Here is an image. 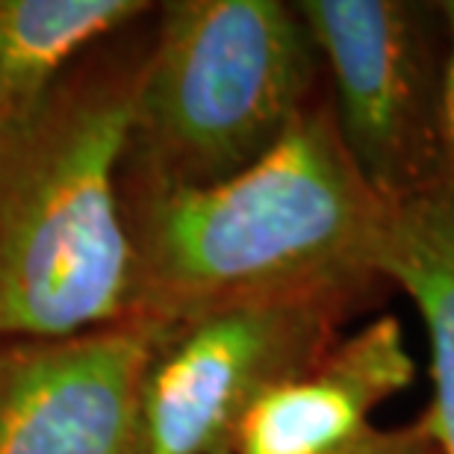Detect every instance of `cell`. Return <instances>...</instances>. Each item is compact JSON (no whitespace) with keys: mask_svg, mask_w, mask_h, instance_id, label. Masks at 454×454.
<instances>
[{"mask_svg":"<svg viewBox=\"0 0 454 454\" xmlns=\"http://www.w3.org/2000/svg\"><path fill=\"white\" fill-rule=\"evenodd\" d=\"M342 454H437V442H434L428 419L419 416L402 428H372Z\"/></svg>","mask_w":454,"mask_h":454,"instance_id":"30bf717a","label":"cell"},{"mask_svg":"<svg viewBox=\"0 0 454 454\" xmlns=\"http://www.w3.org/2000/svg\"><path fill=\"white\" fill-rule=\"evenodd\" d=\"M413 380L416 360L402 325L380 316L269 389L242 419L231 454H342L375 428L372 411Z\"/></svg>","mask_w":454,"mask_h":454,"instance_id":"52a82bcc","label":"cell"},{"mask_svg":"<svg viewBox=\"0 0 454 454\" xmlns=\"http://www.w3.org/2000/svg\"><path fill=\"white\" fill-rule=\"evenodd\" d=\"M133 319L177 328L278 301L369 307L387 284V207L342 148L328 95L239 175L160 186L118 175Z\"/></svg>","mask_w":454,"mask_h":454,"instance_id":"6da1fadb","label":"cell"},{"mask_svg":"<svg viewBox=\"0 0 454 454\" xmlns=\"http://www.w3.org/2000/svg\"><path fill=\"white\" fill-rule=\"evenodd\" d=\"M168 333L127 319L0 342V454H139L145 375Z\"/></svg>","mask_w":454,"mask_h":454,"instance_id":"8992f818","label":"cell"},{"mask_svg":"<svg viewBox=\"0 0 454 454\" xmlns=\"http://www.w3.org/2000/svg\"><path fill=\"white\" fill-rule=\"evenodd\" d=\"M360 310L348 301H278L171 328L145 375L139 454H231L251 407L316 366Z\"/></svg>","mask_w":454,"mask_h":454,"instance_id":"5b68a950","label":"cell"},{"mask_svg":"<svg viewBox=\"0 0 454 454\" xmlns=\"http://www.w3.org/2000/svg\"><path fill=\"white\" fill-rule=\"evenodd\" d=\"M437 454H440V449H437Z\"/></svg>","mask_w":454,"mask_h":454,"instance_id":"7c38bea8","label":"cell"},{"mask_svg":"<svg viewBox=\"0 0 454 454\" xmlns=\"http://www.w3.org/2000/svg\"><path fill=\"white\" fill-rule=\"evenodd\" d=\"M325 89V66L295 4L171 0L145 44L118 175L210 186L262 160Z\"/></svg>","mask_w":454,"mask_h":454,"instance_id":"3957f363","label":"cell"},{"mask_svg":"<svg viewBox=\"0 0 454 454\" xmlns=\"http://www.w3.org/2000/svg\"><path fill=\"white\" fill-rule=\"evenodd\" d=\"M142 57L80 59L39 115L0 142V342L133 319L118 168Z\"/></svg>","mask_w":454,"mask_h":454,"instance_id":"7a4b0ae2","label":"cell"},{"mask_svg":"<svg viewBox=\"0 0 454 454\" xmlns=\"http://www.w3.org/2000/svg\"><path fill=\"white\" fill-rule=\"evenodd\" d=\"M354 168L387 207L449 189V27L425 0H298Z\"/></svg>","mask_w":454,"mask_h":454,"instance_id":"277c9868","label":"cell"},{"mask_svg":"<svg viewBox=\"0 0 454 454\" xmlns=\"http://www.w3.org/2000/svg\"><path fill=\"white\" fill-rule=\"evenodd\" d=\"M387 284L404 289L431 340L428 419L440 454H454V192L393 207L384 248Z\"/></svg>","mask_w":454,"mask_h":454,"instance_id":"9c48e42d","label":"cell"},{"mask_svg":"<svg viewBox=\"0 0 454 454\" xmlns=\"http://www.w3.org/2000/svg\"><path fill=\"white\" fill-rule=\"evenodd\" d=\"M151 9L142 0H0V142L39 115L92 44Z\"/></svg>","mask_w":454,"mask_h":454,"instance_id":"ba28073f","label":"cell"},{"mask_svg":"<svg viewBox=\"0 0 454 454\" xmlns=\"http://www.w3.org/2000/svg\"><path fill=\"white\" fill-rule=\"evenodd\" d=\"M442 15L449 27V68H446V118H442V136H446V168L449 189L454 192V0H440Z\"/></svg>","mask_w":454,"mask_h":454,"instance_id":"8fae6325","label":"cell"}]
</instances>
